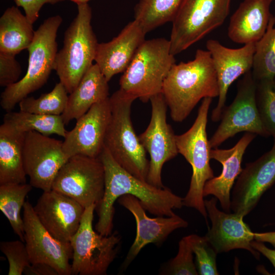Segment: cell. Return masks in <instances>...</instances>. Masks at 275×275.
I'll return each instance as SVG.
<instances>
[{
	"mask_svg": "<svg viewBox=\"0 0 275 275\" xmlns=\"http://www.w3.org/2000/svg\"><path fill=\"white\" fill-rule=\"evenodd\" d=\"M252 247L260 254H262L271 263L274 268V272L273 274L275 275V250L268 248L264 242L254 240L252 242Z\"/></svg>",
	"mask_w": 275,
	"mask_h": 275,
	"instance_id": "obj_39",
	"label": "cell"
},
{
	"mask_svg": "<svg viewBox=\"0 0 275 275\" xmlns=\"http://www.w3.org/2000/svg\"><path fill=\"white\" fill-rule=\"evenodd\" d=\"M255 43L246 44L238 48H230L223 45L216 40L207 41L206 48L212 58L219 89L218 102L212 112V121L217 122L221 119L231 85L240 76L252 70Z\"/></svg>",
	"mask_w": 275,
	"mask_h": 275,
	"instance_id": "obj_17",
	"label": "cell"
},
{
	"mask_svg": "<svg viewBox=\"0 0 275 275\" xmlns=\"http://www.w3.org/2000/svg\"><path fill=\"white\" fill-rule=\"evenodd\" d=\"M212 98L203 99L197 117L185 132L176 135L178 153L190 164L193 173L189 188L183 198V206L198 211L207 221L208 216L203 196L206 182L214 177L210 165L211 149L207 139L206 126Z\"/></svg>",
	"mask_w": 275,
	"mask_h": 275,
	"instance_id": "obj_7",
	"label": "cell"
},
{
	"mask_svg": "<svg viewBox=\"0 0 275 275\" xmlns=\"http://www.w3.org/2000/svg\"><path fill=\"white\" fill-rule=\"evenodd\" d=\"M71 1L76 4H85V3H88V2L90 0H69Z\"/></svg>",
	"mask_w": 275,
	"mask_h": 275,
	"instance_id": "obj_41",
	"label": "cell"
},
{
	"mask_svg": "<svg viewBox=\"0 0 275 275\" xmlns=\"http://www.w3.org/2000/svg\"><path fill=\"white\" fill-rule=\"evenodd\" d=\"M146 34L141 24L134 19L111 41L98 44L95 64L108 81L114 75L126 69L136 50L145 40Z\"/></svg>",
	"mask_w": 275,
	"mask_h": 275,
	"instance_id": "obj_21",
	"label": "cell"
},
{
	"mask_svg": "<svg viewBox=\"0 0 275 275\" xmlns=\"http://www.w3.org/2000/svg\"><path fill=\"white\" fill-rule=\"evenodd\" d=\"M32 189V186L26 183L0 185V209L8 220L14 233L24 242V224L20 212L25 197Z\"/></svg>",
	"mask_w": 275,
	"mask_h": 275,
	"instance_id": "obj_29",
	"label": "cell"
},
{
	"mask_svg": "<svg viewBox=\"0 0 275 275\" xmlns=\"http://www.w3.org/2000/svg\"><path fill=\"white\" fill-rule=\"evenodd\" d=\"M105 173L98 157H70L57 174L52 189L66 195L85 208L100 204L104 194Z\"/></svg>",
	"mask_w": 275,
	"mask_h": 275,
	"instance_id": "obj_10",
	"label": "cell"
},
{
	"mask_svg": "<svg viewBox=\"0 0 275 275\" xmlns=\"http://www.w3.org/2000/svg\"><path fill=\"white\" fill-rule=\"evenodd\" d=\"M78 13L66 30L62 48L57 53L54 70L68 94L77 87L93 64L98 44L91 25L92 9L77 4Z\"/></svg>",
	"mask_w": 275,
	"mask_h": 275,
	"instance_id": "obj_6",
	"label": "cell"
},
{
	"mask_svg": "<svg viewBox=\"0 0 275 275\" xmlns=\"http://www.w3.org/2000/svg\"><path fill=\"white\" fill-rule=\"evenodd\" d=\"M3 122L22 133L35 131L45 135L55 134L64 138L67 132L61 115L10 111L4 115Z\"/></svg>",
	"mask_w": 275,
	"mask_h": 275,
	"instance_id": "obj_27",
	"label": "cell"
},
{
	"mask_svg": "<svg viewBox=\"0 0 275 275\" xmlns=\"http://www.w3.org/2000/svg\"><path fill=\"white\" fill-rule=\"evenodd\" d=\"M33 208L49 233L64 242H70L78 230L85 209L72 198L53 189L43 191Z\"/></svg>",
	"mask_w": 275,
	"mask_h": 275,
	"instance_id": "obj_18",
	"label": "cell"
},
{
	"mask_svg": "<svg viewBox=\"0 0 275 275\" xmlns=\"http://www.w3.org/2000/svg\"><path fill=\"white\" fill-rule=\"evenodd\" d=\"M275 14H271L267 30L255 43L251 70L256 81L275 76Z\"/></svg>",
	"mask_w": 275,
	"mask_h": 275,
	"instance_id": "obj_30",
	"label": "cell"
},
{
	"mask_svg": "<svg viewBox=\"0 0 275 275\" xmlns=\"http://www.w3.org/2000/svg\"><path fill=\"white\" fill-rule=\"evenodd\" d=\"M15 56L0 53V86L7 87L19 80L21 73Z\"/></svg>",
	"mask_w": 275,
	"mask_h": 275,
	"instance_id": "obj_36",
	"label": "cell"
},
{
	"mask_svg": "<svg viewBox=\"0 0 275 275\" xmlns=\"http://www.w3.org/2000/svg\"><path fill=\"white\" fill-rule=\"evenodd\" d=\"M118 202L133 214L136 224L135 238L122 264V270L128 267L145 246L149 243L160 244L172 232L188 226L187 221L176 214L166 217H148L139 199L133 195H123L119 198Z\"/></svg>",
	"mask_w": 275,
	"mask_h": 275,
	"instance_id": "obj_19",
	"label": "cell"
},
{
	"mask_svg": "<svg viewBox=\"0 0 275 275\" xmlns=\"http://www.w3.org/2000/svg\"><path fill=\"white\" fill-rule=\"evenodd\" d=\"M254 240L271 244L275 248V231L255 233Z\"/></svg>",
	"mask_w": 275,
	"mask_h": 275,
	"instance_id": "obj_40",
	"label": "cell"
},
{
	"mask_svg": "<svg viewBox=\"0 0 275 275\" xmlns=\"http://www.w3.org/2000/svg\"><path fill=\"white\" fill-rule=\"evenodd\" d=\"M104 167L105 187L103 198L99 204L98 221L95 226L97 232L104 236L112 234L116 200L129 194L135 196L145 210L157 216H171L173 210L183 206V198L169 188L158 187L134 176L114 159L104 146L99 156Z\"/></svg>",
	"mask_w": 275,
	"mask_h": 275,
	"instance_id": "obj_1",
	"label": "cell"
},
{
	"mask_svg": "<svg viewBox=\"0 0 275 275\" xmlns=\"http://www.w3.org/2000/svg\"><path fill=\"white\" fill-rule=\"evenodd\" d=\"M171 52L169 40L164 38L145 40L123 72L120 89L143 102L162 93L164 80L176 60Z\"/></svg>",
	"mask_w": 275,
	"mask_h": 275,
	"instance_id": "obj_3",
	"label": "cell"
},
{
	"mask_svg": "<svg viewBox=\"0 0 275 275\" xmlns=\"http://www.w3.org/2000/svg\"><path fill=\"white\" fill-rule=\"evenodd\" d=\"M23 273L27 275H59L52 266L41 263L31 264L25 269Z\"/></svg>",
	"mask_w": 275,
	"mask_h": 275,
	"instance_id": "obj_38",
	"label": "cell"
},
{
	"mask_svg": "<svg viewBox=\"0 0 275 275\" xmlns=\"http://www.w3.org/2000/svg\"><path fill=\"white\" fill-rule=\"evenodd\" d=\"M256 82L251 70L238 81L236 95L225 107L221 122L209 140L211 148H217L226 140L239 132L245 131L269 136L261 122L256 102Z\"/></svg>",
	"mask_w": 275,
	"mask_h": 275,
	"instance_id": "obj_11",
	"label": "cell"
},
{
	"mask_svg": "<svg viewBox=\"0 0 275 275\" xmlns=\"http://www.w3.org/2000/svg\"><path fill=\"white\" fill-rule=\"evenodd\" d=\"M182 0H139L134 8V20L146 33L172 22Z\"/></svg>",
	"mask_w": 275,
	"mask_h": 275,
	"instance_id": "obj_28",
	"label": "cell"
},
{
	"mask_svg": "<svg viewBox=\"0 0 275 275\" xmlns=\"http://www.w3.org/2000/svg\"><path fill=\"white\" fill-rule=\"evenodd\" d=\"M273 1H275V0H273Z\"/></svg>",
	"mask_w": 275,
	"mask_h": 275,
	"instance_id": "obj_43",
	"label": "cell"
},
{
	"mask_svg": "<svg viewBox=\"0 0 275 275\" xmlns=\"http://www.w3.org/2000/svg\"><path fill=\"white\" fill-rule=\"evenodd\" d=\"M273 0H244L231 16L228 28L230 39L238 44L256 43L265 34Z\"/></svg>",
	"mask_w": 275,
	"mask_h": 275,
	"instance_id": "obj_23",
	"label": "cell"
},
{
	"mask_svg": "<svg viewBox=\"0 0 275 275\" xmlns=\"http://www.w3.org/2000/svg\"><path fill=\"white\" fill-rule=\"evenodd\" d=\"M62 22L61 16H51L35 31L28 48L29 60L25 74L16 82L6 87L1 94L0 104L4 110L11 111L21 100L47 82L54 70L58 52L57 35Z\"/></svg>",
	"mask_w": 275,
	"mask_h": 275,
	"instance_id": "obj_4",
	"label": "cell"
},
{
	"mask_svg": "<svg viewBox=\"0 0 275 275\" xmlns=\"http://www.w3.org/2000/svg\"><path fill=\"white\" fill-rule=\"evenodd\" d=\"M135 100L120 89L109 97L111 114L104 147L121 167L147 181L149 161L131 119V107Z\"/></svg>",
	"mask_w": 275,
	"mask_h": 275,
	"instance_id": "obj_5",
	"label": "cell"
},
{
	"mask_svg": "<svg viewBox=\"0 0 275 275\" xmlns=\"http://www.w3.org/2000/svg\"><path fill=\"white\" fill-rule=\"evenodd\" d=\"M0 250L8 261V275H21L31 264L25 243L20 239L1 241Z\"/></svg>",
	"mask_w": 275,
	"mask_h": 275,
	"instance_id": "obj_35",
	"label": "cell"
},
{
	"mask_svg": "<svg viewBox=\"0 0 275 275\" xmlns=\"http://www.w3.org/2000/svg\"><path fill=\"white\" fill-rule=\"evenodd\" d=\"M275 183V148L246 164L232 193L231 209L243 216L257 205L263 194Z\"/></svg>",
	"mask_w": 275,
	"mask_h": 275,
	"instance_id": "obj_16",
	"label": "cell"
},
{
	"mask_svg": "<svg viewBox=\"0 0 275 275\" xmlns=\"http://www.w3.org/2000/svg\"><path fill=\"white\" fill-rule=\"evenodd\" d=\"M231 1L182 0L172 22L171 53H180L222 25Z\"/></svg>",
	"mask_w": 275,
	"mask_h": 275,
	"instance_id": "obj_9",
	"label": "cell"
},
{
	"mask_svg": "<svg viewBox=\"0 0 275 275\" xmlns=\"http://www.w3.org/2000/svg\"><path fill=\"white\" fill-rule=\"evenodd\" d=\"M35 32L33 23L17 7L7 8L0 18V53L15 56L28 49Z\"/></svg>",
	"mask_w": 275,
	"mask_h": 275,
	"instance_id": "obj_26",
	"label": "cell"
},
{
	"mask_svg": "<svg viewBox=\"0 0 275 275\" xmlns=\"http://www.w3.org/2000/svg\"><path fill=\"white\" fill-rule=\"evenodd\" d=\"M17 7L23 8L25 15L33 24L39 17L42 7L46 4H55L63 0H14Z\"/></svg>",
	"mask_w": 275,
	"mask_h": 275,
	"instance_id": "obj_37",
	"label": "cell"
},
{
	"mask_svg": "<svg viewBox=\"0 0 275 275\" xmlns=\"http://www.w3.org/2000/svg\"><path fill=\"white\" fill-rule=\"evenodd\" d=\"M274 139V144H273V145L272 147L275 148V139Z\"/></svg>",
	"mask_w": 275,
	"mask_h": 275,
	"instance_id": "obj_42",
	"label": "cell"
},
{
	"mask_svg": "<svg viewBox=\"0 0 275 275\" xmlns=\"http://www.w3.org/2000/svg\"><path fill=\"white\" fill-rule=\"evenodd\" d=\"M256 82V102L264 129L275 139V76Z\"/></svg>",
	"mask_w": 275,
	"mask_h": 275,
	"instance_id": "obj_32",
	"label": "cell"
},
{
	"mask_svg": "<svg viewBox=\"0 0 275 275\" xmlns=\"http://www.w3.org/2000/svg\"><path fill=\"white\" fill-rule=\"evenodd\" d=\"M217 199L214 197L204 200L207 215L211 222V227L205 235L207 240L217 254L234 249H244L259 259L260 254L252 246L254 240V232L244 222V216L219 210L217 207Z\"/></svg>",
	"mask_w": 275,
	"mask_h": 275,
	"instance_id": "obj_20",
	"label": "cell"
},
{
	"mask_svg": "<svg viewBox=\"0 0 275 275\" xmlns=\"http://www.w3.org/2000/svg\"><path fill=\"white\" fill-rule=\"evenodd\" d=\"M68 92L59 82L49 92L35 98L26 97L18 103L20 111L47 115H62L67 106Z\"/></svg>",
	"mask_w": 275,
	"mask_h": 275,
	"instance_id": "obj_31",
	"label": "cell"
},
{
	"mask_svg": "<svg viewBox=\"0 0 275 275\" xmlns=\"http://www.w3.org/2000/svg\"><path fill=\"white\" fill-rule=\"evenodd\" d=\"M111 114L109 97L76 120L74 127L67 132L63 141V151L68 158L75 155L99 157L104 146Z\"/></svg>",
	"mask_w": 275,
	"mask_h": 275,
	"instance_id": "obj_15",
	"label": "cell"
},
{
	"mask_svg": "<svg viewBox=\"0 0 275 275\" xmlns=\"http://www.w3.org/2000/svg\"><path fill=\"white\" fill-rule=\"evenodd\" d=\"M150 101V121L139 138L150 157L147 181L156 187H163L161 179L162 167L179 153L176 135L167 121L168 105L162 93L151 97Z\"/></svg>",
	"mask_w": 275,
	"mask_h": 275,
	"instance_id": "obj_12",
	"label": "cell"
},
{
	"mask_svg": "<svg viewBox=\"0 0 275 275\" xmlns=\"http://www.w3.org/2000/svg\"><path fill=\"white\" fill-rule=\"evenodd\" d=\"M24 240L31 264L45 263L59 275H71L72 248L70 242L58 240L41 224L32 205L25 201L23 207Z\"/></svg>",
	"mask_w": 275,
	"mask_h": 275,
	"instance_id": "obj_14",
	"label": "cell"
},
{
	"mask_svg": "<svg viewBox=\"0 0 275 275\" xmlns=\"http://www.w3.org/2000/svg\"><path fill=\"white\" fill-rule=\"evenodd\" d=\"M23 161L32 187L43 191L52 189L59 171L69 158L63 149V141L35 131L25 133Z\"/></svg>",
	"mask_w": 275,
	"mask_h": 275,
	"instance_id": "obj_13",
	"label": "cell"
},
{
	"mask_svg": "<svg viewBox=\"0 0 275 275\" xmlns=\"http://www.w3.org/2000/svg\"><path fill=\"white\" fill-rule=\"evenodd\" d=\"M162 94L176 122L184 121L202 99L218 97L216 73L209 51L197 49L193 60L174 64L164 80Z\"/></svg>",
	"mask_w": 275,
	"mask_h": 275,
	"instance_id": "obj_2",
	"label": "cell"
},
{
	"mask_svg": "<svg viewBox=\"0 0 275 275\" xmlns=\"http://www.w3.org/2000/svg\"><path fill=\"white\" fill-rule=\"evenodd\" d=\"M96 204L85 208L79 228L70 241L72 248L71 274L104 275L117 256L121 237L115 231L104 236L94 231Z\"/></svg>",
	"mask_w": 275,
	"mask_h": 275,
	"instance_id": "obj_8",
	"label": "cell"
},
{
	"mask_svg": "<svg viewBox=\"0 0 275 275\" xmlns=\"http://www.w3.org/2000/svg\"><path fill=\"white\" fill-rule=\"evenodd\" d=\"M193 254L189 235L183 237L179 242L178 253L168 264L164 274H199L193 261Z\"/></svg>",
	"mask_w": 275,
	"mask_h": 275,
	"instance_id": "obj_34",
	"label": "cell"
},
{
	"mask_svg": "<svg viewBox=\"0 0 275 275\" xmlns=\"http://www.w3.org/2000/svg\"><path fill=\"white\" fill-rule=\"evenodd\" d=\"M25 134L4 122L0 126V185L26 183L22 154Z\"/></svg>",
	"mask_w": 275,
	"mask_h": 275,
	"instance_id": "obj_25",
	"label": "cell"
},
{
	"mask_svg": "<svg viewBox=\"0 0 275 275\" xmlns=\"http://www.w3.org/2000/svg\"><path fill=\"white\" fill-rule=\"evenodd\" d=\"M190 241L197 264V270L201 275H217L216 263L217 253L206 237L196 234L189 235Z\"/></svg>",
	"mask_w": 275,
	"mask_h": 275,
	"instance_id": "obj_33",
	"label": "cell"
},
{
	"mask_svg": "<svg viewBox=\"0 0 275 275\" xmlns=\"http://www.w3.org/2000/svg\"><path fill=\"white\" fill-rule=\"evenodd\" d=\"M256 134L246 132L232 148L228 149L214 148L210 150V158L222 165L221 174L207 181L204 187L203 196H214L225 211L231 210V191L235 180L242 169L241 162L245 151Z\"/></svg>",
	"mask_w": 275,
	"mask_h": 275,
	"instance_id": "obj_22",
	"label": "cell"
},
{
	"mask_svg": "<svg viewBox=\"0 0 275 275\" xmlns=\"http://www.w3.org/2000/svg\"><path fill=\"white\" fill-rule=\"evenodd\" d=\"M108 82L98 65L93 64L68 96L66 107L61 115L65 124L77 120L93 105L107 99Z\"/></svg>",
	"mask_w": 275,
	"mask_h": 275,
	"instance_id": "obj_24",
	"label": "cell"
}]
</instances>
